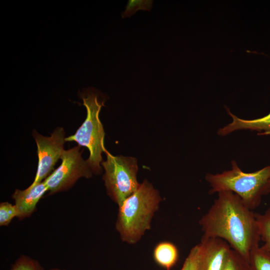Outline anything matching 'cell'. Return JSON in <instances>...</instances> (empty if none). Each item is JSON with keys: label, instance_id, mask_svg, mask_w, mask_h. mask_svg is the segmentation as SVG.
<instances>
[{"label": "cell", "instance_id": "52a82bcc", "mask_svg": "<svg viewBox=\"0 0 270 270\" xmlns=\"http://www.w3.org/2000/svg\"><path fill=\"white\" fill-rule=\"evenodd\" d=\"M38 162L34 180L32 184L44 181L54 170L56 164L60 158L64 150L65 133L61 127L56 128L50 136H43L34 131Z\"/></svg>", "mask_w": 270, "mask_h": 270}, {"label": "cell", "instance_id": "8fae6325", "mask_svg": "<svg viewBox=\"0 0 270 270\" xmlns=\"http://www.w3.org/2000/svg\"><path fill=\"white\" fill-rule=\"evenodd\" d=\"M153 258L159 266L166 270H170L178 260V251L174 244L162 242L154 247Z\"/></svg>", "mask_w": 270, "mask_h": 270}, {"label": "cell", "instance_id": "9c48e42d", "mask_svg": "<svg viewBox=\"0 0 270 270\" xmlns=\"http://www.w3.org/2000/svg\"><path fill=\"white\" fill-rule=\"evenodd\" d=\"M48 191L44 181L31 184L24 190H16L12 198L18 211L17 218L21 220L30 216L34 211L40 200Z\"/></svg>", "mask_w": 270, "mask_h": 270}, {"label": "cell", "instance_id": "ba28073f", "mask_svg": "<svg viewBox=\"0 0 270 270\" xmlns=\"http://www.w3.org/2000/svg\"><path fill=\"white\" fill-rule=\"evenodd\" d=\"M198 270H223L231 248L218 238H202Z\"/></svg>", "mask_w": 270, "mask_h": 270}, {"label": "cell", "instance_id": "d6986e66", "mask_svg": "<svg viewBox=\"0 0 270 270\" xmlns=\"http://www.w3.org/2000/svg\"><path fill=\"white\" fill-rule=\"evenodd\" d=\"M50 270H60L58 268H52Z\"/></svg>", "mask_w": 270, "mask_h": 270}, {"label": "cell", "instance_id": "3957f363", "mask_svg": "<svg viewBox=\"0 0 270 270\" xmlns=\"http://www.w3.org/2000/svg\"><path fill=\"white\" fill-rule=\"evenodd\" d=\"M206 180L210 187V194L232 192L252 210L260 205L262 196L270 192V165L254 172H245L232 160L231 170L220 174L208 173Z\"/></svg>", "mask_w": 270, "mask_h": 270}, {"label": "cell", "instance_id": "ac0fdd59", "mask_svg": "<svg viewBox=\"0 0 270 270\" xmlns=\"http://www.w3.org/2000/svg\"><path fill=\"white\" fill-rule=\"evenodd\" d=\"M18 211L14 204L8 202L0 204V225L8 226L14 217H17Z\"/></svg>", "mask_w": 270, "mask_h": 270}, {"label": "cell", "instance_id": "e0dca14e", "mask_svg": "<svg viewBox=\"0 0 270 270\" xmlns=\"http://www.w3.org/2000/svg\"><path fill=\"white\" fill-rule=\"evenodd\" d=\"M10 270H44L39 262L26 256H20Z\"/></svg>", "mask_w": 270, "mask_h": 270}, {"label": "cell", "instance_id": "8992f818", "mask_svg": "<svg viewBox=\"0 0 270 270\" xmlns=\"http://www.w3.org/2000/svg\"><path fill=\"white\" fill-rule=\"evenodd\" d=\"M80 148L78 145L64 150L60 166L44 180L50 194L67 190L80 178L92 177V170L87 160L82 158Z\"/></svg>", "mask_w": 270, "mask_h": 270}, {"label": "cell", "instance_id": "7c38bea8", "mask_svg": "<svg viewBox=\"0 0 270 270\" xmlns=\"http://www.w3.org/2000/svg\"><path fill=\"white\" fill-rule=\"evenodd\" d=\"M249 264L251 270H270V252L258 246L250 254Z\"/></svg>", "mask_w": 270, "mask_h": 270}, {"label": "cell", "instance_id": "5b68a950", "mask_svg": "<svg viewBox=\"0 0 270 270\" xmlns=\"http://www.w3.org/2000/svg\"><path fill=\"white\" fill-rule=\"evenodd\" d=\"M104 152L106 160L100 164L105 170L104 185L108 196L120 206L140 185L136 178L137 160L132 157L114 156L106 150Z\"/></svg>", "mask_w": 270, "mask_h": 270}, {"label": "cell", "instance_id": "9a60e30c", "mask_svg": "<svg viewBox=\"0 0 270 270\" xmlns=\"http://www.w3.org/2000/svg\"><path fill=\"white\" fill-rule=\"evenodd\" d=\"M152 0H129L125 10L122 13V18L130 17L138 10L150 11Z\"/></svg>", "mask_w": 270, "mask_h": 270}, {"label": "cell", "instance_id": "6da1fadb", "mask_svg": "<svg viewBox=\"0 0 270 270\" xmlns=\"http://www.w3.org/2000/svg\"><path fill=\"white\" fill-rule=\"evenodd\" d=\"M199 220L202 238L226 242L249 262L250 254L261 240L255 213L236 194L223 191Z\"/></svg>", "mask_w": 270, "mask_h": 270}, {"label": "cell", "instance_id": "ffe728a7", "mask_svg": "<svg viewBox=\"0 0 270 270\" xmlns=\"http://www.w3.org/2000/svg\"></svg>", "mask_w": 270, "mask_h": 270}, {"label": "cell", "instance_id": "30bf717a", "mask_svg": "<svg viewBox=\"0 0 270 270\" xmlns=\"http://www.w3.org/2000/svg\"><path fill=\"white\" fill-rule=\"evenodd\" d=\"M226 110L232 120L230 123L218 130V135L224 136L234 131L242 130L256 131L258 132L259 135L270 134V112L260 118L244 120L239 118L232 114L226 107Z\"/></svg>", "mask_w": 270, "mask_h": 270}, {"label": "cell", "instance_id": "277c9868", "mask_svg": "<svg viewBox=\"0 0 270 270\" xmlns=\"http://www.w3.org/2000/svg\"><path fill=\"white\" fill-rule=\"evenodd\" d=\"M82 100L87 110L86 118L74 134L66 138V142L74 141L80 146L87 148L90 152L88 162L92 172L99 174L102 170V154L106 150L104 146V132L99 118L104 102H100L97 95L94 93L88 94Z\"/></svg>", "mask_w": 270, "mask_h": 270}, {"label": "cell", "instance_id": "2e32d148", "mask_svg": "<svg viewBox=\"0 0 270 270\" xmlns=\"http://www.w3.org/2000/svg\"><path fill=\"white\" fill-rule=\"evenodd\" d=\"M200 252V243L193 246L186 258L181 270H198Z\"/></svg>", "mask_w": 270, "mask_h": 270}, {"label": "cell", "instance_id": "7a4b0ae2", "mask_svg": "<svg viewBox=\"0 0 270 270\" xmlns=\"http://www.w3.org/2000/svg\"><path fill=\"white\" fill-rule=\"evenodd\" d=\"M161 200L158 192L144 180L118 206L116 228L123 242L136 244L150 229L152 217Z\"/></svg>", "mask_w": 270, "mask_h": 270}, {"label": "cell", "instance_id": "5bb4252c", "mask_svg": "<svg viewBox=\"0 0 270 270\" xmlns=\"http://www.w3.org/2000/svg\"><path fill=\"white\" fill-rule=\"evenodd\" d=\"M223 270H251L249 262L231 248Z\"/></svg>", "mask_w": 270, "mask_h": 270}, {"label": "cell", "instance_id": "4fadbf2b", "mask_svg": "<svg viewBox=\"0 0 270 270\" xmlns=\"http://www.w3.org/2000/svg\"><path fill=\"white\" fill-rule=\"evenodd\" d=\"M258 223L260 239L264 242L262 247L270 252V207L264 214L255 213Z\"/></svg>", "mask_w": 270, "mask_h": 270}]
</instances>
